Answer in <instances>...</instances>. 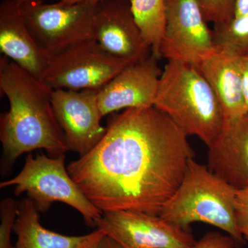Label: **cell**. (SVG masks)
Segmentation results:
<instances>
[{"label": "cell", "mask_w": 248, "mask_h": 248, "mask_svg": "<svg viewBox=\"0 0 248 248\" xmlns=\"http://www.w3.org/2000/svg\"><path fill=\"white\" fill-rule=\"evenodd\" d=\"M195 155L169 116L155 107L129 108L111 116L100 141L67 170L103 213L159 215Z\"/></svg>", "instance_id": "obj_1"}, {"label": "cell", "mask_w": 248, "mask_h": 248, "mask_svg": "<svg viewBox=\"0 0 248 248\" xmlns=\"http://www.w3.org/2000/svg\"><path fill=\"white\" fill-rule=\"evenodd\" d=\"M0 91L9 102V111L0 116L4 167L35 150L55 156L68 151L52 106L53 89L1 55Z\"/></svg>", "instance_id": "obj_2"}, {"label": "cell", "mask_w": 248, "mask_h": 248, "mask_svg": "<svg viewBox=\"0 0 248 248\" xmlns=\"http://www.w3.org/2000/svg\"><path fill=\"white\" fill-rule=\"evenodd\" d=\"M197 68L221 105L224 125L247 115L238 58L215 50L205 57Z\"/></svg>", "instance_id": "obj_15"}, {"label": "cell", "mask_w": 248, "mask_h": 248, "mask_svg": "<svg viewBox=\"0 0 248 248\" xmlns=\"http://www.w3.org/2000/svg\"><path fill=\"white\" fill-rule=\"evenodd\" d=\"M239 244L230 236L218 232L207 233L200 241H197L192 248H235Z\"/></svg>", "instance_id": "obj_22"}, {"label": "cell", "mask_w": 248, "mask_h": 248, "mask_svg": "<svg viewBox=\"0 0 248 248\" xmlns=\"http://www.w3.org/2000/svg\"><path fill=\"white\" fill-rule=\"evenodd\" d=\"M18 2H23V1H27V0H16ZM102 0H60L59 2L63 4H75L80 2H90L92 4H97L98 3L102 1Z\"/></svg>", "instance_id": "obj_26"}, {"label": "cell", "mask_w": 248, "mask_h": 248, "mask_svg": "<svg viewBox=\"0 0 248 248\" xmlns=\"http://www.w3.org/2000/svg\"><path fill=\"white\" fill-rule=\"evenodd\" d=\"M244 237L245 239H246V241H247L248 242V232L247 233V234L244 235Z\"/></svg>", "instance_id": "obj_27"}, {"label": "cell", "mask_w": 248, "mask_h": 248, "mask_svg": "<svg viewBox=\"0 0 248 248\" xmlns=\"http://www.w3.org/2000/svg\"><path fill=\"white\" fill-rule=\"evenodd\" d=\"M39 210L31 199H23L14 231L17 236V248H93L105 235L97 229L83 236H66L46 229L40 221Z\"/></svg>", "instance_id": "obj_16"}, {"label": "cell", "mask_w": 248, "mask_h": 248, "mask_svg": "<svg viewBox=\"0 0 248 248\" xmlns=\"http://www.w3.org/2000/svg\"><path fill=\"white\" fill-rule=\"evenodd\" d=\"M208 23L227 22L233 18L235 0H197Z\"/></svg>", "instance_id": "obj_20"}, {"label": "cell", "mask_w": 248, "mask_h": 248, "mask_svg": "<svg viewBox=\"0 0 248 248\" xmlns=\"http://www.w3.org/2000/svg\"><path fill=\"white\" fill-rule=\"evenodd\" d=\"M135 62L108 53L96 40L86 41L53 56L42 81L53 90H99Z\"/></svg>", "instance_id": "obj_7"}, {"label": "cell", "mask_w": 248, "mask_h": 248, "mask_svg": "<svg viewBox=\"0 0 248 248\" xmlns=\"http://www.w3.org/2000/svg\"><path fill=\"white\" fill-rule=\"evenodd\" d=\"M154 107L169 116L187 137L210 147L224 125L221 105L197 67L169 60L160 77Z\"/></svg>", "instance_id": "obj_3"}, {"label": "cell", "mask_w": 248, "mask_h": 248, "mask_svg": "<svg viewBox=\"0 0 248 248\" xmlns=\"http://www.w3.org/2000/svg\"><path fill=\"white\" fill-rule=\"evenodd\" d=\"M208 168L236 190L248 186V113L223 126L208 147Z\"/></svg>", "instance_id": "obj_14"}, {"label": "cell", "mask_w": 248, "mask_h": 248, "mask_svg": "<svg viewBox=\"0 0 248 248\" xmlns=\"http://www.w3.org/2000/svg\"><path fill=\"white\" fill-rule=\"evenodd\" d=\"M235 217L238 228L244 236L248 232V186L236 190Z\"/></svg>", "instance_id": "obj_21"}, {"label": "cell", "mask_w": 248, "mask_h": 248, "mask_svg": "<svg viewBox=\"0 0 248 248\" xmlns=\"http://www.w3.org/2000/svg\"><path fill=\"white\" fill-rule=\"evenodd\" d=\"M215 50L236 58H248V14L215 24Z\"/></svg>", "instance_id": "obj_18"}, {"label": "cell", "mask_w": 248, "mask_h": 248, "mask_svg": "<svg viewBox=\"0 0 248 248\" xmlns=\"http://www.w3.org/2000/svg\"><path fill=\"white\" fill-rule=\"evenodd\" d=\"M99 90L55 89L52 106L68 151L83 156L100 141L107 131L97 102Z\"/></svg>", "instance_id": "obj_10"}, {"label": "cell", "mask_w": 248, "mask_h": 248, "mask_svg": "<svg viewBox=\"0 0 248 248\" xmlns=\"http://www.w3.org/2000/svg\"><path fill=\"white\" fill-rule=\"evenodd\" d=\"M16 186L15 194L27 193L40 213H45L55 202L70 205L84 217L88 226L96 227L103 212L83 193L65 166V155L49 157L45 154L34 157L28 155L21 172L0 184V187Z\"/></svg>", "instance_id": "obj_5"}, {"label": "cell", "mask_w": 248, "mask_h": 248, "mask_svg": "<svg viewBox=\"0 0 248 248\" xmlns=\"http://www.w3.org/2000/svg\"><path fill=\"white\" fill-rule=\"evenodd\" d=\"M18 208L19 202L11 197L4 199L0 203V248H17L11 243V233L14 231Z\"/></svg>", "instance_id": "obj_19"}, {"label": "cell", "mask_w": 248, "mask_h": 248, "mask_svg": "<svg viewBox=\"0 0 248 248\" xmlns=\"http://www.w3.org/2000/svg\"><path fill=\"white\" fill-rule=\"evenodd\" d=\"M134 17L155 58H161V41L166 23V0H130Z\"/></svg>", "instance_id": "obj_17"}, {"label": "cell", "mask_w": 248, "mask_h": 248, "mask_svg": "<svg viewBox=\"0 0 248 248\" xmlns=\"http://www.w3.org/2000/svg\"><path fill=\"white\" fill-rule=\"evenodd\" d=\"M95 40L117 58L140 61L152 55L131 9L130 0H102L96 5Z\"/></svg>", "instance_id": "obj_11"}, {"label": "cell", "mask_w": 248, "mask_h": 248, "mask_svg": "<svg viewBox=\"0 0 248 248\" xmlns=\"http://www.w3.org/2000/svg\"><path fill=\"white\" fill-rule=\"evenodd\" d=\"M96 227L124 248H192L197 243L190 232L141 212H105Z\"/></svg>", "instance_id": "obj_9"}, {"label": "cell", "mask_w": 248, "mask_h": 248, "mask_svg": "<svg viewBox=\"0 0 248 248\" xmlns=\"http://www.w3.org/2000/svg\"><path fill=\"white\" fill-rule=\"evenodd\" d=\"M93 248H124L122 245L119 244L115 240L112 239L107 235L104 236L99 240Z\"/></svg>", "instance_id": "obj_24"}, {"label": "cell", "mask_w": 248, "mask_h": 248, "mask_svg": "<svg viewBox=\"0 0 248 248\" xmlns=\"http://www.w3.org/2000/svg\"><path fill=\"white\" fill-rule=\"evenodd\" d=\"M236 192L232 186L193 158L182 184L159 216L186 231L195 222L208 223L226 232L241 244L245 237L235 217Z\"/></svg>", "instance_id": "obj_4"}, {"label": "cell", "mask_w": 248, "mask_h": 248, "mask_svg": "<svg viewBox=\"0 0 248 248\" xmlns=\"http://www.w3.org/2000/svg\"><path fill=\"white\" fill-rule=\"evenodd\" d=\"M245 103L248 111V58H238Z\"/></svg>", "instance_id": "obj_23"}, {"label": "cell", "mask_w": 248, "mask_h": 248, "mask_svg": "<svg viewBox=\"0 0 248 248\" xmlns=\"http://www.w3.org/2000/svg\"><path fill=\"white\" fill-rule=\"evenodd\" d=\"M248 14V0H235L233 17H239Z\"/></svg>", "instance_id": "obj_25"}, {"label": "cell", "mask_w": 248, "mask_h": 248, "mask_svg": "<svg viewBox=\"0 0 248 248\" xmlns=\"http://www.w3.org/2000/svg\"><path fill=\"white\" fill-rule=\"evenodd\" d=\"M19 3L31 34L51 58L73 46L95 40L94 17L97 4H49L42 0Z\"/></svg>", "instance_id": "obj_6"}, {"label": "cell", "mask_w": 248, "mask_h": 248, "mask_svg": "<svg viewBox=\"0 0 248 248\" xmlns=\"http://www.w3.org/2000/svg\"><path fill=\"white\" fill-rule=\"evenodd\" d=\"M0 52L41 80L51 60L31 34L16 0L0 4Z\"/></svg>", "instance_id": "obj_13"}, {"label": "cell", "mask_w": 248, "mask_h": 248, "mask_svg": "<svg viewBox=\"0 0 248 248\" xmlns=\"http://www.w3.org/2000/svg\"><path fill=\"white\" fill-rule=\"evenodd\" d=\"M158 60L151 55L135 62L99 90L97 102L103 117L122 109L154 107L162 73Z\"/></svg>", "instance_id": "obj_12"}, {"label": "cell", "mask_w": 248, "mask_h": 248, "mask_svg": "<svg viewBox=\"0 0 248 248\" xmlns=\"http://www.w3.org/2000/svg\"><path fill=\"white\" fill-rule=\"evenodd\" d=\"M166 23L161 58L198 67L215 51L213 30L197 0H166Z\"/></svg>", "instance_id": "obj_8"}]
</instances>
